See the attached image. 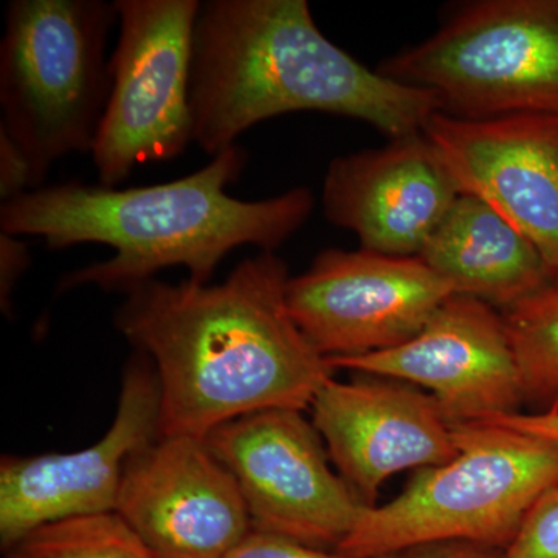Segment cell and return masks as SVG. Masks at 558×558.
Here are the masks:
<instances>
[{
  "label": "cell",
  "instance_id": "obj_3",
  "mask_svg": "<svg viewBox=\"0 0 558 558\" xmlns=\"http://www.w3.org/2000/svg\"><path fill=\"white\" fill-rule=\"evenodd\" d=\"M190 108L193 143L215 157L284 113L348 117L399 138L422 132L440 102L341 50L307 0H207L194 25Z\"/></svg>",
  "mask_w": 558,
  "mask_h": 558
},
{
  "label": "cell",
  "instance_id": "obj_5",
  "mask_svg": "<svg viewBox=\"0 0 558 558\" xmlns=\"http://www.w3.org/2000/svg\"><path fill=\"white\" fill-rule=\"evenodd\" d=\"M119 21L105 0H11L0 43V132L25 154L35 190L51 167L92 153L112 76L106 46Z\"/></svg>",
  "mask_w": 558,
  "mask_h": 558
},
{
  "label": "cell",
  "instance_id": "obj_16",
  "mask_svg": "<svg viewBox=\"0 0 558 558\" xmlns=\"http://www.w3.org/2000/svg\"><path fill=\"white\" fill-rule=\"evenodd\" d=\"M418 256L454 295L505 311L554 281L526 234L472 194L458 197Z\"/></svg>",
  "mask_w": 558,
  "mask_h": 558
},
{
  "label": "cell",
  "instance_id": "obj_13",
  "mask_svg": "<svg viewBox=\"0 0 558 558\" xmlns=\"http://www.w3.org/2000/svg\"><path fill=\"white\" fill-rule=\"evenodd\" d=\"M422 132L462 193L526 234L558 279V116L469 120L436 112Z\"/></svg>",
  "mask_w": 558,
  "mask_h": 558
},
{
  "label": "cell",
  "instance_id": "obj_14",
  "mask_svg": "<svg viewBox=\"0 0 558 558\" xmlns=\"http://www.w3.org/2000/svg\"><path fill=\"white\" fill-rule=\"evenodd\" d=\"M329 379L312 402L317 428L341 478L366 506L396 473L427 469L458 453L439 403L405 381Z\"/></svg>",
  "mask_w": 558,
  "mask_h": 558
},
{
  "label": "cell",
  "instance_id": "obj_22",
  "mask_svg": "<svg viewBox=\"0 0 558 558\" xmlns=\"http://www.w3.org/2000/svg\"><path fill=\"white\" fill-rule=\"evenodd\" d=\"M27 245L13 234L0 231V304L5 315H11V295L22 275L31 266Z\"/></svg>",
  "mask_w": 558,
  "mask_h": 558
},
{
  "label": "cell",
  "instance_id": "obj_7",
  "mask_svg": "<svg viewBox=\"0 0 558 558\" xmlns=\"http://www.w3.org/2000/svg\"><path fill=\"white\" fill-rule=\"evenodd\" d=\"M199 0H116L120 33L112 86L92 148L98 185L117 189L138 165L182 156L193 143L190 87Z\"/></svg>",
  "mask_w": 558,
  "mask_h": 558
},
{
  "label": "cell",
  "instance_id": "obj_20",
  "mask_svg": "<svg viewBox=\"0 0 558 558\" xmlns=\"http://www.w3.org/2000/svg\"><path fill=\"white\" fill-rule=\"evenodd\" d=\"M227 558H354L326 549L312 548L292 539L252 531ZM400 558V557H387Z\"/></svg>",
  "mask_w": 558,
  "mask_h": 558
},
{
  "label": "cell",
  "instance_id": "obj_19",
  "mask_svg": "<svg viewBox=\"0 0 558 558\" xmlns=\"http://www.w3.org/2000/svg\"><path fill=\"white\" fill-rule=\"evenodd\" d=\"M506 558H558V483L534 502L515 537L505 550Z\"/></svg>",
  "mask_w": 558,
  "mask_h": 558
},
{
  "label": "cell",
  "instance_id": "obj_9",
  "mask_svg": "<svg viewBox=\"0 0 558 558\" xmlns=\"http://www.w3.org/2000/svg\"><path fill=\"white\" fill-rule=\"evenodd\" d=\"M451 295L453 288L421 256L365 248L318 253L286 290L290 317L326 359L407 343Z\"/></svg>",
  "mask_w": 558,
  "mask_h": 558
},
{
  "label": "cell",
  "instance_id": "obj_4",
  "mask_svg": "<svg viewBox=\"0 0 558 558\" xmlns=\"http://www.w3.org/2000/svg\"><path fill=\"white\" fill-rule=\"evenodd\" d=\"M458 453L417 470L399 497L368 506L337 553L398 557L425 546L508 548L529 509L558 483V442L494 424L453 425Z\"/></svg>",
  "mask_w": 558,
  "mask_h": 558
},
{
  "label": "cell",
  "instance_id": "obj_8",
  "mask_svg": "<svg viewBox=\"0 0 558 558\" xmlns=\"http://www.w3.org/2000/svg\"><path fill=\"white\" fill-rule=\"evenodd\" d=\"M204 440L236 480L253 531L337 550L368 508L330 468L325 442L303 411H259Z\"/></svg>",
  "mask_w": 558,
  "mask_h": 558
},
{
  "label": "cell",
  "instance_id": "obj_21",
  "mask_svg": "<svg viewBox=\"0 0 558 558\" xmlns=\"http://www.w3.org/2000/svg\"><path fill=\"white\" fill-rule=\"evenodd\" d=\"M35 190L31 161L20 146L0 132V199H16L27 191Z\"/></svg>",
  "mask_w": 558,
  "mask_h": 558
},
{
  "label": "cell",
  "instance_id": "obj_2",
  "mask_svg": "<svg viewBox=\"0 0 558 558\" xmlns=\"http://www.w3.org/2000/svg\"><path fill=\"white\" fill-rule=\"evenodd\" d=\"M247 163L234 145L193 174L138 189H108L81 182L40 186L0 207V231L43 238L50 250L101 244L109 259L69 271L58 292L95 288L130 292L161 270L185 267L191 281L209 284L234 248L275 252L307 222L311 190L292 189L263 201L230 196Z\"/></svg>",
  "mask_w": 558,
  "mask_h": 558
},
{
  "label": "cell",
  "instance_id": "obj_6",
  "mask_svg": "<svg viewBox=\"0 0 558 558\" xmlns=\"http://www.w3.org/2000/svg\"><path fill=\"white\" fill-rule=\"evenodd\" d=\"M377 70L433 92L458 119L558 116V0L464 2Z\"/></svg>",
  "mask_w": 558,
  "mask_h": 558
},
{
  "label": "cell",
  "instance_id": "obj_12",
  "mask_svg": "<svg viewBox=\"0 0 558 558\" xmlns=\"http://www.w3.org/2000/svg\"><path fill=\"white\" fill-rule=\"evenodd\" d=\"M116 513L154 558H227L253 531L236 480L193 436H160L134 454Z\"/></svg>",
  "mask_w": 558,
  "mask_h": 558
},
{
  "label": "cell",
  "instance_id": "obj_10",
  "mask_svg": "<svg viewBox=\"0 0 558 558\" xmlns=\"http://www.w3.org/2000/svg\"><path fill=\"white\" fill-rule=\"evenodd\" d=\"M159 438V380L153 362L135 352L123 373L116 417L100 440L69 453L2 458V549L46 524L116 512L128 462Z\"/></svg>",
  "mask_w": 558,
  "mask_h": 558
},
{
  "label": "cell",
  "instance_id": "obj_24",
  "mask_svg": "<svg viewBox=\"0 0 558 558\" xmlns=\"http://www.w3.org/2000/svg\"><path fill=\"white\" fill-rule=\"evenodd\" d=\"M432 546V549L422 550L407 558H506L505 554L495 553L494 548L473 543H442V546Z\"/></svg>",
  "mask_w": 558,
  "mask_h": 558
},
{
  "label": "cell",
  "instance_id": "obj_23",
  "mask_svg": "<svg viewBox=\"0 0 558 558\" xmlns=\"http://www.w3.org/2000/svg\"><path fill=\"white\" fill-rule=\"evenodd\" d=\"M487 422H494V424L519 429V432L537 436V438L558 442V411H537V413L531 414L515 413L492 418Z\"/></svg>",
  "mask_w": 558,
  "mask_h": 558
},
{
  "label": "cell",
  "instance_id": "obj_1",
  "mask_svg": "<svg viewBox=\"0 0 558 558\" xmlns=\"http://www.w3.org/2000/svg\"><path fill=\"white\" fill-rule=\"evenodd\" d=\"M289 278L260 252L219 284L154 278L126 292L116 326L156 369L160 436L204 439L234 418L312 405L333 369L290 317Z\"/></svg>",
  "mask_w": 558,
  "mask_h": 558
},
{
  "label": "cell",
  "instance_id": "obj_11",
  "mask_svg": "<svg viewBox=\"0 0 558 558\" xmlns=\"http://www.w3.org/2000/svg\"><path fill=\"white\" fill-rule=\"evenodd\" d=\"M328 363L427 389L451 425L509 416L524 402L502 312L468 295L449 296L398 348Z\"/></svg>",
  "mask_w": 558,
  "mask_h": 558
},
{
  "label": "cell",
  "instance_id": "obj_18",
  "mask_svg": "<svg viewBox=\"0 0 558 558\" xmlns=\"http://www.w3.org/2000/svg\"><path fill=\"white\" fill-rule=\"evenodd\" d=\"M3 553L5 558H154L116 512L46 524Z\"/></svg>",
  "mask_w": 558,
  "mask_h": 558
},
{
  "label": "cell",
  "instance_id": "obj_17",
  "mask_svg": "<svg viewBox=\"0 0 558 558\" xmlns=\"http://www.w3.org/2000/svg\"><path fill=\"white\" fill-rule=\"evenodd\" d=\"M524 402L558 411V279L502 311Z\"/></svg>",
  "mask_w": 558,
  "mask_h": 558
},
{
  "label": "cell",
  "instance_id": "obj_15",
  "mask_svg": "<svg viewBox=\"0 0 558 558\" xmlns=\"http://www.w3.org/2000/svg\"><path fill=\"white\" fill-rule=\"evenodd\" d=\"M461 194L439 150L417 132L330 161L323 211L357 234L360 248L418 256Z\"/></svg>",
  "mask_w": 558,
  "mask_h": 558
}]
</instances>
